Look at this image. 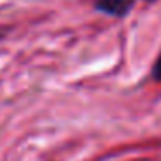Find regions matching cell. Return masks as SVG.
Instances as JSON below:
<instances>
[{"instance_id": "obj_1", "label": "cell", "mask_w": 161, "mask_h": 161, "mask_svg": "<svg viewBox=\"0 0 161 161\" xmlns=\"http://www.w3.org/2000/svg\"><path fill=\"white\" fill-rule=\"evenodd\" d=\"M130 7H132L130 0H95V9L114 18H123L125 14H128Z\"/></svg>"}, {"instance_id": "obj_2", "label": "cell", "mask_w": 161, "mask_h": 161, "mask_svg": "<svg viewBox=\"0 0 161 161\" xmlns=\"http://www.w3.org/2000/svg\"><path fill=\"white\" fill-rule=\"evenodd\" d=\"M153 78L158 81H161V56L158 57L156 64H154V68H153Z\"/></svg>"}, {"instance_id": "obj_3", "label": "cell", "mask_w": 161, "mask_h": 161, "mask_svg": "<svg viewBox=\"0 0 161 161\" xmlns=\"http://www.w3.org/2000/svg\"><path fill=\"white\" fill-rule=\"evenodd\" d=\"M147 2H154V0H147Z\"/></svg>"}]
</instances>
